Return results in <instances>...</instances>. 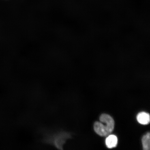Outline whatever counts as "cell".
<instances>
[{"label":"cell","mask_w":150,"mask_h":150,"mask_svg":"<svg viewBox=\"0 0 150 150\" xmlns=\"http://www.w3.org/2000/svg\"><path fill=\"white\" fill-rule=\"evenodd\" d=\"M43 131L42 142L53 146L59 149H63V146L67 140L71 137L70 133L62 130H48Z\"/></svg>","instance_id":"1"},{"label":"cell","mask_w":150,"mask_h":150,"mask_svg":"<svg viewBox=\"0 0 150 150\" xmlns=\"http://www.w3.org/2000/svg\"><path fill=\"white\" fill-rule=\"evenodd\" d=\"M93 128L95 132L102 137L108 136L113 131L106 123L100 122H96Z\"/></svg>","instance_id":"2"},{"label":"cell","mask_w":150,"mask_h":150,"mask_svg":"<svg viewBox=\"0 0 150 150\" xmlns=\"http://www.w3.org/2000/svg\"><path fill=\"white\" fill-rule=\"evenodd\" d=\"M137 119L138 122L141 124L147 125L150 122L149 114L145 112H142L139 113L137 116Z\"/></svg>","instance_id":"3"},{"label":"cell","mask_w":150,"mask_h":150,"mask_svg":"<svg viewBox=\"0 0 150 150\" xmlns=\"http://www.w3.org/2000/svg\"><path fill=\"white\" fill-rule=\"evenodd\" d=\"M117 137L114 135H109L105 140L106 145L109 149H112L116 147L117 144Z\"/></svg>","instance_id":"4"},{"label":"cell","mask_w":150,"mask_h":150,"mask_svg":"<svg viewBox=\"0 0 150 150\" xmlns=\"http://www.w3.org/2000/svg\"><path fill=\"white\" fill-rule=\"evenodd\" d=\"M150 133L144 136L142 139V146L144 150H149L150 148Z\"/></svg>","instance_id":"5"}]
</instances>
